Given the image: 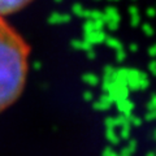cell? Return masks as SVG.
<instances>
[{
	"mask_svg": "<svg viewBox=\"0 0 156 156\" xmlns=\"http://www.w3.org/2000/svg\"><path fill=\"white\" fill-rule=\"evenodd\" d=\"M30 47L0 16V112L22 95L29 72Z\"/></svg>",
	"mask_w": 156,
	"mask_h": 156,
	"instance_id": "6da1fadb",
	"label": "cell"
},
{
	"mask_svg": "<svg viewBox=\"0 0 156 156\" xmlns=\"http://www.w3.org/2000/svg\"><path fill=\"white\" fill-rule=\"evenodd\" d=\"M31 2L33 0H0V16L3 17L17 11H21Z\"/></svg>",
	"mask_w": 156,
	"mask_h": 156,
	"instance_id": "7a4b0ae2",
	"label": "cell"
}]
</instances>
